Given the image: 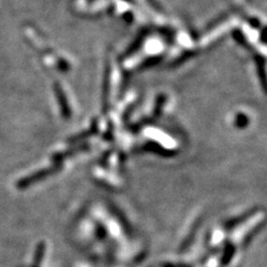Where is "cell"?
Here are the masks:
<instances>
[{
	"label": "cell",
	"instance_id": "1",
	"mask_svg": "<svg viewBox=\"0 0 267 267\" xmlns=\"http://www.w3.org/2000/svg\"><path fill=\"white\" fill-rule=\"evenodd\" d=\"M58 171L59 169H56L52 167V168L43 169V171L32 173L31 175H29V176H27V177L20 179L19 182L17 183V188H20V189H22V188H27L28 186L32 185V184L38 183V182H40V180H43L46 177H48V176L55 174V173Z\"/></svg>",
	"mask_w": 267,
	"mask_h": 267
},
{
	"label": "cell",
	"instance_id": "5",
	"mask_svg": "<svg viewBox=\"0 0 267 267\" xmlns=\"http://www.w3.org/2000/svg\"><path fill=\"white\" fill-rule=\"evenodd\" d=\"M234 251H235V247L233 245H229V244H228V245L226 246V248H225V251H224L223 257H221V264H224V265L228 264V262L231 261L233 255H234Z\"/></svg>",
	"mask_w": 267,
	"mask_h": 267
},
{
	"label": "cell",
	"instance_id": "4",
	"mask_svg": "<svg viewBox=\"0 0 267 267\" xmlns=\"http://www.w3.org/2000/svg\"><path fill=\"white\" fill-rule=\"evenodd\" d=\"M196 223H197V224H195V226L193 227V229H191V232H190L189 236H188L185 242L183 243V245L180 246V251H185L186 248L189 247V246H190V244L193 243L195 235H196V233H197V229H198V227H199V225H201V220L196 221Z\"/></svg>",
	"mask_w": 267,
	"mask_h": 267
},
{
	"label": "cell",
	"instance_id": "2",
	"mask_svg": "<svg viewBox=\"0 0 267 267\" xmlns=\"http://www.w3.org/2000/svg\"><path fill=\"white\" fill-rule=\"evenodd\" d=\"M253 212H254V210H251V212H247V213H245L242 216H238V217L234 218V220L227 221V224L225 225V228H226V229H232V228L236 227V226H237V225H239L240 223H243L244 220H246L247 218H250L251 215H253Z\"/></svg>",
	"mask_w": 267,
	"mask_h": 267
},
{
	"label": "cell",
	"instance_id": "3",
	"mask_svg": "<svg viewBox=\"0 0 267 267\" xmlns=\"http://www.w3.org/2000/svg\"><path fill=\"white\" fill-rule=\"evenodd\" d=\"M45 251H46V245H45V243H40L39 245L37 246L35 259H33V263H32V267H39L41 261H43L44 255H45Z\"/></svg>",
	"mask_w": 267,
	"mask_h": 267
}]
</instances>
